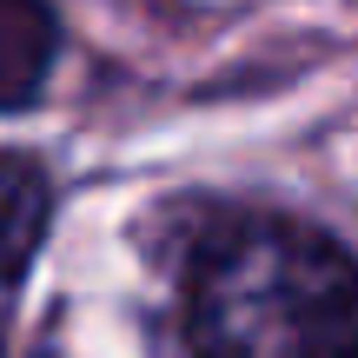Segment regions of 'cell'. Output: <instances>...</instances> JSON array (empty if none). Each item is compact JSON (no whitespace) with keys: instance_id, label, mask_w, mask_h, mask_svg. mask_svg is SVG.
Returning <instances> with one entry per match:
<instances>
[{"instance_id":"1","label":"cell","mask_w":358,"mask_h":358,"mask_svg":"<svg viewBox=\"0 0 358 358\" xmlns=\"http://www.w3.org/2000/svg\"><path fill=\"white\" fill-rule=\"evenodd\" d=\"M192 358H358V252L292 213H232L186 259Z\"/></svg>"},{"instance_id":"3","label":"cell","mask_w":358,"mask_h":358,"mask_svg":"<svg viewBox=\"0 0 358 358\" xmlns=\"http://www.w3.org/2000/svg\"><path fill=\"white\" fill-rule=\"evenodd\" d=\"M60 60V20L47 0H0V113L40 100Z\"/></svg>"},{"instance_id":"2","label":"cell","mask_w":358,"mask_h":358,"mask_svg":"<svg viewBox=\"0 0 358 358\" xmlns=\"http://www.w3.org/2000/svg\"><path fill=\"white\" fill-rule=\"evenodd\" d=\"M53 226V179L34 153H0V292L27 279Z\"/></svg>"}]
</instances>
